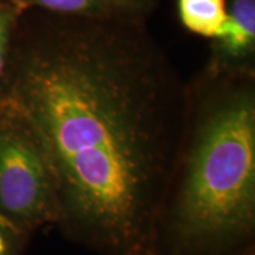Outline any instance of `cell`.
Listing matches in <instances>:
<instances>
[{"label":"cell","mask_w":255,"mask_h":255,"mask_svg":"<svg viewBox=\"0 0 255 255\" xmlns=\"http://www.w3.org/2000/svg\"><path fill=\"white\" fill-rule=\"evenodd\" d=\"M39 11L1 96L55 177L58 226L98 255H154L176 167L188 84L146 18Z\"/></svg>","instance_id":"1"},{"label":"cell","mask_w":255,"mask_h":255,"mask_svg":"<svg viewBox=\"0 0 255 255\" xmlns=\"http://www.w3.org/2000/svg\"><path fill=\"white\" fill-rule=\"evenodd\" d=\"M187 84L154 255H246L255 250V72L202 69Z\"/></svg>","instance_id":"2"},{"label":"cell","mask_w":255,"mask_h":255,"mask_svg":"<svg viewBox=\"0 0 255 255\" xmlns=\"http://www.w3.org/2000/svg\"><path fill=\"white\" fill-rule=\"evenodd\" d=\"M0 216L24 234L57 226L55 177L30 128L0 98Z\"/></svg>","instance_id":"3"},{"label":"cell","mask_w":255,"mask_h":255,"mask_svg":"<svg viewBox=\"0 0 255 255\" xmlns=\"http://www.w3.org/2000/svg\"><path fill=\"white\" fill-rule=\"evenodd\" d=\"M209 72H255V0H226V20L212 38Z\"/></svg>","instance_id":"4"},{"label":"cell","mask_w":255,"mask_h":255,"mask_svg":"<svg viewBox=\"0 0 255 255\" xmlns=\"http://www.w3.org/2000/svg\"><path fill=\"white\" fill-rule=\"evenodd\" d=\"M177 14L184 28L212 39L226 20V0H177Z\"/></svg>","instance_id":"5"},{"label":"cell","mask_w":255,"mask_h":255,"mask_svg":"<svg viewBox=\"0 0 255 255\" xmlns=\"http://www.w3.org/2000/svg\"><path fill=\"white\" fill-rule=\"evenodd\" d=\"M19 13L26 9H41L65 15L97 17L115 13L109 0H11L9 2Z\"/></svg>","instance_id":"6"},{"label":"cell","mask_w":255,"mask_h":255,"mask_svg":"<svg viewBox=\"0 0 255 255\" xmlns=\"http://www.w3.org/2000/svg\"><path fill=\"white\" fill-rule=\"evenodd\" d=\"M20 14L11 4L0 6V84L5 78L12 38Z\"/></svg>","instance_id":"7"},{"label":"cell","mask_w":255,"mask_h":255,"mask_svg":"<svg viewBox=\"0 0 255 255\" xmlns=\"http://www.w3.org/2000/svg\"><path fill=\"white\" fill-rule=\"evenodd\" d=\"M115 13L148 18L157 6V0H109Z\"/></svg>","instance_id":"8"},{"label":"cell","mask_w":255,"mask_h":255,"mask_svg":"<svg viewBox=\"0 0 255 255\" xmlns=\"http://www.w3.org/2000/svg\"><path fill=\"white\" fill-rule=\"evenodd\" d=\"M24 233L0 216V255H19Z\"/></svg>","instance_id":"9"}]
</instances>
